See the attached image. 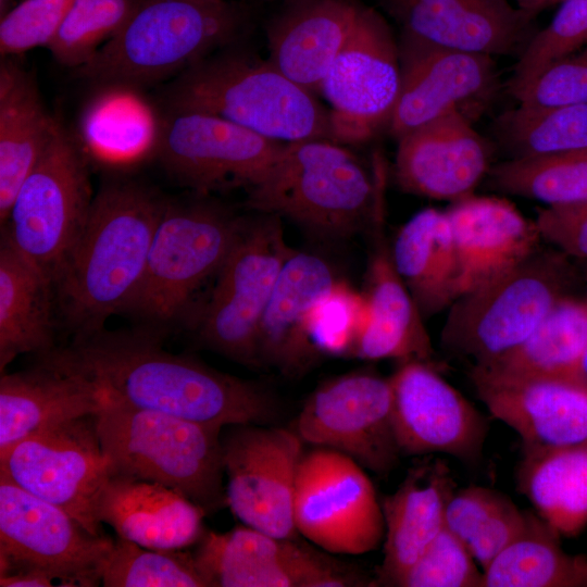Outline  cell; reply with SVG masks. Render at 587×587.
<instances>
[{
	"mask_svg": "<svg viewBox=\"0 0 587 587\" xmlns=\"http://www.w3.org/2000/svg\"><path fill=\"white\" fill-rule=\"evenodd\" d=\"M390 254L423 316L455 301L458 259L446 210L427 208L415 213L399 229Z\"/></svg>",
	"mask_w": 587,
	"mask_h": 587,
	"instance_id": "cell-32",
	"label": "cell"
},
{
	"mask_svg": "<svg viewBox=\"0 0 587 587\" xmlns=\"http://www.w3.org/2000/svg\"><path fill=\"white\" fill-rule=\"evenodd\" d=\"M535 223L542 240L570 259L587 261V201L545 207Z\"/></svg>",
	"mask_w": 587,
	"mask_h": 587,
	"instance_id": "cell-48",
	"label": "cell"
},
{
	"mask_svg": "<svg viewBox=\"0 0 587 587\" xmlns=\"http://www.w3.org/2000/svg\"><path fill=\"white\" fill-rule=\"evenodd\" d=\"M295 251L285 241L279 216L259 213L246 221L217 272L199 325L205 347L240 364L260 365V324L283 265Z\"/></svg>",
	"mask_w": 587,
	"mask_h": 587,
	"instance_id": "cell-10",
	"label": "cell"
},
{
	"mask_svg": "<svg viewBox=\"0 0 587 587\" xmlns=\"http://www.w3.org/2000/svg\"><path fill=\"white\" fill-rule=\"evenodd\" d=\"M192 553L207 587H344L352 574L296 539L242 525L204 532Z\"/></svg>",
	"mask_w": 587,
	"mask_h": 587,
	"instance_id": "cell-20",
	"label": "cell"
},
{
	"mask_svg": "<svg viewBox=\"0 0 587 587\" xmlns=\"http://www.w3.org/2000/svg\"><path fill=\"white\" fill-rule=\"evenodd\" d=\"M515 4L525 11L526 0H514Z\"/></svg>",
	"mask_w": 587,
	"mask_h": 587,
	"instance_id": "cell-52",
	"label": "cell"
},
{
	"mask_svg": "<svg viewBox=\"0 0 587 587\" xmlns=\"http://www.w3.org/2000/svg\"><path fill=\"white\" fill-rule=\"evenodd\" d=\"M357 0H288L266 28L268 60L313 95L352 33Z\"/></svg>",
	"mask_w": 587,
	"mask_h": 587,
	"instance_id": "cell-25",
	"label": "cell"
},
{
	"mask_svg": "<svg viewBox=\"0 0 587 587\" xmlns=\"http://www.w3.org/2000/svg\"><path fill=\"white\" fill-rule=\"evenodd\" d=\"M397 141L394 173L401 189L451 202L473 195L492 167L497 149L458 111L422 125Z\"/></svg>",
	"mask_w": 587,
	"mask_h": 587,
	"instance_id": "cell-22",
	"label": "cell"
},
{
	"mask_svg": "<svg viewBox=\"0 0 587 587\" xmlns=\"http://www.w3.org/2000/svg\"><path fill=\"white\" fill-rule=\"evenodd\" d=\"M39 361L85 376L111 400L220 428L272 424L278 415L262 385L171 353L152 335L101 329Z\"/></svg>",
	"mask_w": 587,
	"mask_h": 587,
	"instance_id": "cell-1",
	"label": "cell"
},
{
	"mask_svg": "<svg viewBox=\"0 0 587 587\" xmlns=\"http://www.w3.org/2000/svg\"><path fill=\"white\" fill-rule=\"evenodd\" d=\"M107 395L75 372L43 362L0 378V454L18 441L72 420L97 414Z\"/></svg>",
	"mask_w": 587,
	"mask_h": 587,
	"instance_id": "cell-26",
	"label": "cell"
},
{
	"mask_svg": "<svg viewBox=\"0 0 587 587\" xmlns=\"http://www.w3.org/2000/svg\"><path fill=\"white\" fill-rule=\"evenodd\" d=\"M245 223L213 203L166 201L127 311L152 323L172 321L196 289L218 272Z\"/></svg>",
	"mask_w": 587,
	"mask_h": 587,
	"instance_id": "cell-9",
	"label": "cell"
},
{
	"mask_svg": "<svg viewBox=\"0 0 587 587\" xmlns=\"http://www.w3.org/2000/svg\"><path fill=\"white\" fill-rule=\"evenodd\" d=\"M229 1H235V0H229ZM285 1H288V0H285Z\"/></svg>",
	"mask_w": 587,
	"mask_h": 587,
	"instance_id": "cell-53",
	"label": "cell"
},
{
	"mask_svg": "<svg viewBox=\"0 0 587 587\" xmlns=\"http://www.w3.org/2000/svg\"><path fill=\"white\" fill-rule=\"evenodd\" d=\"M337 279L319 255L295 251L287 259L260 324V365L291 376L309 367L319 354L308 335L310 310Z\"/></svg>",
	"mask_w": 587,
	"mask_h": 587,
	"instance_id": "cell-28",
	"label": "cell"
},
{
	"mask_svg": "<svg viewBox=\"0 0 587 587\" xmlns=\"http://www.w3.org/2000/svg\"><path fill=\"white\" fill-rule=\"evenodd\" d=\"M587 350V299L562 297L529 337L498 360L475 365L511 376L552 377L575 384L578 363Z\"/></svg>",
	"mask_w": 587,
	"mask_h": 587,
	"instance_id": "cell-35",
	"label": "cell"
},
{
	"mask_svg": "<svg viewBox=\"0 0 587 587\" xmlns=\"http://www.w3.org/2000/svg\"><path fill=\"white\" fill-rule=\"evenodd\" d=\"M401 85L399 43L377 9L364 5L322 82L336 142L359 143L389 124Z\"/></svg>",
	"mask_w": 587,
	"mask_h": 587,
	"instance_id": "cell-14",
	"label": "cell"
},
{
	"mask_svg": "<svg viewBox=\"0 0 587 587\" xmlns=\"http://www.w3.org/2000/svg\"><path fill=\"white\" fill-rule=\"evenodd\" d=\"M53 283L4 239L0 248V370L17 355L53 347L50 288Z\"/></svg>",
	"mask_w": 587,
	"mask_h": 587,
	"instance_id": "cell-33",
	"label": "cell"
},
{
	"mask_svg": "<svg viewBox=\"0 0 587 587\" xmlns=\"http://www.w3.org/2000/svg\"><path fill=\"white\" fill-rule=\"evenodd\" d=\"M205 513L178 491L158 483L110 475L97 519L117 537L150 549L185 550L204 534Z\"/></svg>",
	"mask_w": 587,
	"mask_h": 587,
	"instance_id": "cell-27",
	"label": "cell"
},
{
	"mask_svg": "<svg viewBox=\"0 0 587 587\" xmlns=\"http://www.w3.org/2000/svg\"><path fill=\"white\" fill-rule=\"evenodd\" d=\"M138 0H73L47 45L62 65L80 67L125 25Z\"/></svg>",
	"mask_w": 587,
	"mask_h": 587,
	"instance_id": "cell-42",
	"label": "cell"
},
{
	"mask_svg": "<svg viewBox=\"0 0 587 587\" xmlns=\"http://www.w3.org/2000/svg\"><path fill=\"white\" fill-rule=\"evenodd\" d=\"M164 97L166 108L213 114L278 141H336L330 111L238 42L174 77Z\"/></svg>",
	"mask_w": 587,
	"mask_h": 587,
	"instance_id": "cell-4",
	"label": "cell"
},
{
	"mask_svg": "<svg viewBox=\"0 0 587 587\" xmlns=\"http://www.w3.org/2000/svg\"><path fill=\"white\" fill-rule=\"evenodd\" d=\"M587 45V0H564L517 57L507 90L515 99L547 67Z\"/></svg>",
	"mask_w": 587,
	"mask_h": 587,
	"instance_id": "cell-43",
	"label": "cell"
},
{
	"mask_svg": "<svg viewBox=\"0 0 587 587\" xmlns=\"http://www.w3.org/2000/svg\"><path fill=\"white\" fill-rule=\"evenodd\" d=\"M385 173L342 143L327 139L286 142L265 175L247 189L246 205L289 218L311 230L348 237L383 215Z\"/></svg>",
	"mask_w": 587,
	"mask_h": 587,
	"instance_id": "cell-3",
	"label": "cell"
},
{
	"mask_svg": "<svg viewBox=\"0 0 587 587\" xmlns=\"http://www.w3.org/2000/svg\"><path fill=\"white\" fill-rule=\"evenodd\" d=\"M576 280L571 259L540 248L494 280L460 296L441 330L442 346L471 359L491 363L524 342Z\"/></svg>",
	"mask_w": 587,
	"mask_h": 587,
	"instance_id": "cell-7",
	"label": "cell"
},
{
	"mask_svg": "<svg viewBox=\"0 0 587 587\" xmlns=\"http://www.w3.org/2000/svg\"><path fill=\"white\" fill-rule=\"evenodd\" d=\"M489 188L563 207L587 201V148L533 159L504 160L487 175Z\"/></svg>",
	"mask_w": 587,
	"mask_h": 587,
	"instance_id": "cell-40",
	"label": "cell"
},
{
	"mask_svg": "<svg viewBox=\"0 0 587 587\" xmlns=\"http://www.w3.org/2000/svg\"><path fill=\"white\" fill-rule=\"evenodd\" d=\"M363 294L369 319L352 357L428 362L433 349L424 316L380 242L370 259Z\"/></svg>",
	"mask_w": 587,
	"mask_h": 587,
	"instance_id": "cell-30",
	"label": "cell"
},
{
	"mask_svg": "<svg viewBox=\"0 0 587 587\" xmlns=\"http://www.w3.org/2000/svg\"><path fill=\"white\" fill-rule=\"evenodd\" d=\"M222 436L227 505L243 525L282 539L299 535L294 502L303 441L272 424H236Z\"/></svg>",
	"mask_w": 587,
	"mask_h": 587,
	"instance_id": "cell-15",
	"label": "cell"
},
{
	"mask_svg": "<svg viewBox=\"0 0 587 587\" xmlns=\"http://www.w3.org/2000/svg\"><path fill=\"white\" fill-rule=\"evenodd\" d=\"M558 537L530 515L524 533L483 571L482 587H587V557L565 552Z\"/></svg>",
	"mask_w": 587,
	"mask_h": 587,
	"instance_id": "cell-37",
	"label": "cell"
},
{
	"mask_svg": "<svg viewBox=\"0 0 587 587\" xmlns=\"http://www.w3.org/2000/svg\"><path fill=\"white\" fill-rule=\"evenodd\" d=\"M492 142L509 160L587 148V104L535 108L519 104L496 116Z\"/></svg>",
	"mask_w": 587,
	"mask_h": 587,
	"instance_id": "cell-38",
	"label": "cell"
},
{
	"mask_svg": "<svg viewBox=\"0 0 587 587\" xmlns=\"http://www.w3.org/2000/svg\"><path fill=\"white\" fill-rule=\"evenodd\" d=\"M73 0H24L0 22V52L13 57L51 41Z\"/></svg>",
	"mask_w": 587,
	"mask_h": 587,
	"instance_id": "cell-46",
	"label": "cell"
},
{
	"mask_svg": "<svg viewBox=\"0 0 587 587\" xmlns=\"http://www.w3.org/2000/svg\"><path fill=\"white\" fill-rule=\"evenodd\" d=\"M470 376L491 415L519 434L525 451L587 444V390L577 384L475 365Z\"/></svg>",
	"mask_w": 587,
	"mask_h": 587,
	"instance_id": "cell-23",
	"label": "cell"
},
{
	"mask_svg": "<svg viewBox=\"0 0 587 587\" xmlns=\"http://www.w3.org/2000/svg\"><path fill=\"white\" fill-rule=\"evenodd\" d=\"M104 587H207L192 553L150 549L117 537L101 571Z\"/></svg>",
	"mask_w": 587,
	"mask_h": 587,
	"instance_id": "cell-41",
	"label": "cell"
},
{
	"mask_svg": "<svg viewBox=\"0 0 587 587\" xmlns=\"http://www.w3.org/2000/svg\"><path fill=\"white\" fill-rule=\"evenodd\" d=\"M389 380L401 454L478 460L488 432L486 417L428 362H401Z\"/></svg>",
	"mask_w": 587,
	"mask_h": 587,
	"instance_id": "cell-19",
	"label": "cell"
},
{
	"mask_svg": "<svg viewBox=\"0 0 587 587\" xmlns=\"http://www.w3.org/2000/svg\"><path fill=\"white\" fill-rule=\"evenodd\" d=\"M519 482L559 535L575 536L587 525V444L526 450Z\"/></svg>",
	"mask_w": 587,
	"mask_h": 587,
	"instance_id": "cell-34",
	"label": "cell"
},
{
	"mask_svg": "<svg viewBox=\"0 0 587 587\" xmlns=\"http://www.w3.org/2000/svg\"><path fill=\"white\" fill-rule=\"evenodd\" d=\"M85 107L80 137L100 158L128 161L157 149L161 117L137 93V88L101 85Z\"/></svg>",
	"mask_w": 587,
	"mask_h": 587,
	"instance_id": "cell-36",
	"label": "cell"
},
{
	"mask_svg": "<svg viewBox=\"0 0 587 587\" xmlns=\"http://www.w3.org/2000/svg\"><path fill=\"white\" fill-rule=\"evenodd\" d=\"M564 0H526L525 11L537 16L542 10L554 4H560Z\"/></svg>",
	"mask_w": 587,
	"mask_h": 587,
	"instance_id": "cell-50",
	"label": "cell"
},
{
	"mask_svg": "<svg viewBox=\"0 0 587 587\" xmlns=\"http://www.w3.org/2000/svg\"><path fill=\"white\" fill-rule=\"evenodd\" d=\"M375 1L403 42L517 58L538 30L536 16L510 0Z\"/></svg>",
	"mask_w": 587,
	"mask_h": 587,
	"instance_id": "cell-21",
	"label": "cell"
},
{
	"mask_svg": "<svg viewBox=\"0 0 587 587\" xmlns=\"http://www.w3.org/2000/svg\"><path fill=\"white\" fill-rule=\"evenodd\" d=\"M367 319L364 294L338 278L314 301L308 335L319 354L352 355Z\"/></svg>",
	"mask_w": 587,
	"mask_h": 587,
	"instance_id": "cell-44",
	"label": "cell"
},
{
	"mask_svg": "<svg viewBox=\"0 0 587 587\" xmlns=\"http://www.w3.org/2000/svg\"><path fill=\"white\" fill-rule=\"evenodd\" d=\"M398 43L401 85L387 127L394 138L452 111L474 122L496 101L501 80L494 57Z\"/></svg>",
	"mask_w": 587,
	"mask_h": 587,
	"instance_id": "cell-18",
	"label": "cell"
},
{
	"mask_svg": "<svg viewBox=\"0 0 587 587\" xmlns=\"http://www.w3.org/2000/svg\"><path fill=\"white\" fill-rule=\"evenodd\" d=\"M446 526L400 580V587H482L483 571Z\"/></svg>",
	"mask_w": 587,
	"mask_h": 587,
	"instance_id": "cell-45",
	"label": "cell"
},
{
	"mask_svg": "<svg viewBox=\"0 0 587 587\" xmlns=\"http://www.w3.org/2000/svg\"><path fill=\"white\" fill-rule=\"evenodd\" d=\"M166 201L134 182H113L93 196L88 216L54 283L78 336L127 311L139 288Z\"/></svg>",
	"mask_w": 587,
	"mask_h": 587,
	"instance_id": "cell-2",
	"label": "cell"
},
{
	"mask_svg": "<svg viewBox=\"0 0 587 587\" xmlns=\"http://www.w3.org/2000/svg\"><path fill=\"white\" fill-rule=\"evenodd\" d=\"M295 430L303 442L341 452L377 475H387L401 454L390 380L371 372L321 384L303 404Z\"/></svg>",
	"mask_w": 587,
	"mask_h": 587,
	"instance_id": "cell-17",
	"label": "cell"
},
{
	"mask_svg": "<svg viewBox=\"0 0 587 587\" xmlns=\"http://www.w3.org/2000/svg\"><path fill=\"white\" fill-rule=\"evenodd\" d=\"M0 476L102 535L97 503L110 477L96 414L32 435L0 454Z\"/></svg>",
	"mask_w": 587,
	"mask_h": 587,
	"instance_id": "cell-12",
	"label": "cell"
},
{
	"mask_svg": "<svg viewBox=\"0 0 587 587\" xmlns=\"http://www.w3.org/2000/svg\"><path fill=\"white\" fill-rule=\"evenodd\" d=\"M1 587H51L59 586L50 574L38 570H17L0 574Z\"/></svg>",
	"mask_w": 587,
	"mask_h": 587,
	"instance_id": "cell-49",
	"label": "cell"
},
{
	"mask_svg": "<svg viewBox=\"0 0 587 587\" xmlns=\"http://www.w3.org/2000/svg\"><path fill=\"white\" fill-rule=\"evenodd\" d=\"M530 515L502 494L482 486L454 490L445 526L469 549L482 571L526 529Z\"/></svg>",
	"mask_w": 587,
	"mask_h": 587,
	"instance_id": "cell-39",
	"label": "cell"
},
{
	"mask_svg": "<svg viewBox=\"0 0 587 587\" xmlns=\"http://www.w3.org/2000/svg\"><path fill=\"white\" fill-rule=\"evenodd\" d=\"M248 22L236 1L138 0L121 30L77 74L132 88L176 77L238 42Z\"/></svg>",
	"mask_w": 587,
	"mask_h": 587,
	"instance_id": "cell-5",
	"label": "cell"
},
{
	"mask_svg": "<svg viewBox=\"0 0 587 587\" xmlns=\"http://www.w3.org/2000/svg\"><path fill=\"white\" fill-rule=\"evenodd\" d=\"M57 120L46 111L30 75L10 57L0 66V221L42 155Z\"/></svg>",
	"mask_w": 587,
	"mask_h": 587,
	"instance_id": "cell-31",
	"label": "cell"
},
{
	"mask_svg": "<svg viewBox=\"0 0 587 587\" xmlns=\"http://www.w3.org/2000/svg\"><path fill=\"white\" fill-rule=\"evenodd\" d=\"M166 109L155 153L172 176L200 193L249 189L286 145L213 114Z\"/></svg>",
	"mask_w": 587,
	"mask_h": 587,
	"instance_id": "cell-16",
	"label": "cell"
},
{
	"mask_svg": "<svg viewBox=\"0 0 587 587\" xmlns=\"http://www.w3.org/2000/svg\"><path fill=\"white\" fill-rule=\"evenodd\" d=\"M92 199L83 148L57 121L42 155L15 195L2 239L54 284Z\"/></svg>",
	"mask_w": 587,
	"mask_h": 587,
	"instance_id": "cell-8",
	"label": "cell"
},
{
	"mask_svg": "<svg viewBox=\"0 0 587 587\" xmlns=\"http://www.w3.org/2000/svg\"><path fill=\"white\" fill-rule=\"evenodd\" d=\"M453 491L448 467L435 462L412 469L399 488L384 499L380 583L398 586L442 530L447 503Z\"/></svg>",
	"mask_w": 587,
	"mask_h": 587,
	"instance_id": "cell-29",
	"label": "cell"
},
{
	"mask_svg": "<svg viewBox=\"0 0 587 587\" xmlns=\"http://www.w3.org/2000/svg\"><path fill=\"white\" fill-rule=\"evenodd\" d=\"M96 416L110 475L172 488L205 514L227 505L223 428L109 398Z\"/></svg>",
	"mask_w": 587,
	"mask_h": 587,
	"instance_id": "cell-6",
	"label": "cell"
},
{
	"mask_svg": "<svg viewBox=\"0 0 587 587\" xmlns=\"http://www.w3.org/2000/svg\"><path fill=\"white\" fill-rule=\"evenodd\" d=\"M294 517L299 535L334 554L371 552L385 537L383 508L364 467L328 448L303 454Z\"/></svg>",
	"mask_w": 587,
	"mask_h": 587,
	"instance_id": "cell-11",
	"label": "cell"
},
{
	"mask_svg": "<svg viewBox=\"0 0 587 587\" xmlns=\"http://www.w3.org/2000/svg\"><path fill=\"white\" fill-rule=\"evenodd\" d=\"M515 100L535 108L587 104V45L547 67Z\"/></svg>",
	"mask_w": 587,
	"mask_h": 587,
	"instance_id": "cell-47",
	"label": "cell"
},
{
	"mask_svg": "<svg viewBox=\"0 0 587 587\" xmlns=\"http://www.w3.org/2000/svg\"><path fill=\"white\" fill-rule=\"evenodd\" d=\"M446 212L457 250V299L511 271L540 248L535 221L505 199L473 193L451 202Z\"/></svg>",
	"mask_w": 587,
	"mask_h": 587,
	"instance_id": "cell-24",
	"label": "cell"
},
{
	"mask_svg": "<svg viewBox=\"0 0 587 587\" xmlns=\"http://www.w3.org/2000/svg\"><path fill=\"white\" fill-rule=\"evenodd\" d=\"M575 384L587 390V350L578 363L575 373Z\"/></svg>",
	"mask_w": 587,
	"mask_h": 587,
	"instance_id": "cell-51",
	"label": "cell"
},
{
	"mask_svg": "<svg viewBox=\"0 0 587 587\" xmlns=\"http://www.w3.org/2000/svg\"><path fill=\"white\" fill-rule=\"evenodd\" d=\"M114 540L92 535L63 509L0 476V574L43 571L59 586L101 584Z\"/></svg>",
	"mask_w": 587,
	"mask_h": 587,
	"instance_id": "cell-13",
	"label": "cell"
}]
</instances>
